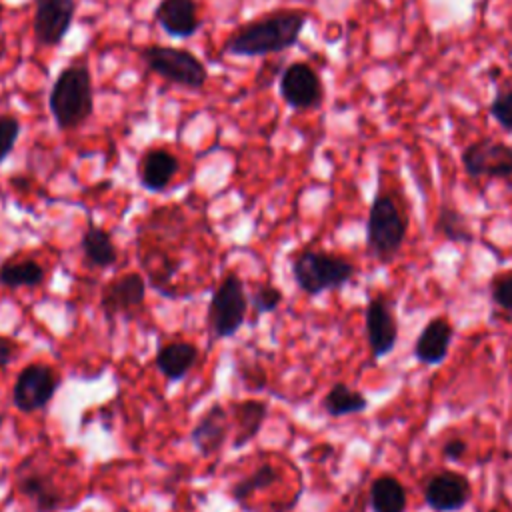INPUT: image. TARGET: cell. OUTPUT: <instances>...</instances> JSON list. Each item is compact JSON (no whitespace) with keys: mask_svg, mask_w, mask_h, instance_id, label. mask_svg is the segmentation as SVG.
I'll use <instances>...</instances> for the list:
<instances>
[{"mask_svg":"<svg viewBox=\"0 0 512 512\" xmlns=\"http://www.w3.org/2000/svg\"><path fill=\"white\" fill-rule=\"evenodd\" d=\"M306 12L302 10H274L256 20L242 24L228 36L222 52L228 56H268L284 52L298 44L306 26Z\"/></svg>","mask_w":512,"mask_h":512,"instance_id":"cell-1","label":"cell"},{"mask_svg":"<svg viewBox=\"0 0 512 512\" xmlns=\"http://www.w3.org/2000/svg\"><path fill=\"white\" fill-rule=\"evenodd\" d=\"M48 110L58 130L80 128L94 112V84L86 64H68L52 82Z\"/></svg>","mask_w":512,"mask_h":512,"instance_id":"cell-2","label":"cell"},{"mask_svg":"<svg viewBox=\"0 0 512 512\" xmlns=\"http://www.w3.org/2000/svg\"><path fill=\"white\" fill-rule=\"evenodd\" d=\"M408 234V214L392 192L378 190L366 220V252L380 264H390L400 254Z\"/></svg>","mask_w":512,"mask_h":512,"instance_id":"cell-3","label":"cell"},{"mask_svg":"<svg viewBox=\"0 0 512 512\" xmlns=\"http://www.w3.org/2000/svg\"><path fill=\"white\" fill-rule=\"evenodd\" d=\"M354 272L356 268L350 260L320 250H302L292 260L294 282L308 296L342 288L350 282Z\"/></svg>","mask_w":512,"mask_h":512,"instance_id":"cell-4","label":"cell"},{"mask_svg":"<svg viewBox=\"0 0 512 512\" xmlns=\"http://www.w3.org/2000/svg\"><path fill=\"white\" fill-rule=\"evenodd\" d=\"M140 58L150 72H154L170 84L188 90H202L208 82L206 64L186 48L148 44L140 48Z\"/></svg>","mask_w":512,"mask_h":512,"instance_id":"cell-5","label":"cell"},{"mask_svg":"<svg viewBox=\"0 0 512 512\" xmlns=\"http://www.w3.org/2000/svg\"><path fill=\"white\" fill-rule=\"evenodd\" d=\"M248 300L242 280L236 274H228L214 290L208 306V322L214 338H230L246 320Z\"/></svg>","mask_w":512,"mask_h":512,"instance_id":"cell-6","label":"cell"},{"mask_svg":"<svg viewBox=\"0 0 512 512\" xmlns=\"http://www.w3.org/2000/svg\"><path fill=\"white\" fill-rule=\"evenodd\" d=\"M278 92L292 110H314L324 100V86L318 72L304 60L290 62L280 78Z\"/></svg>","mask_w":512,"mask_h":512,"instance_id":"cell-7","label":"cell"},{"mask_svg":"<svg viewBox=\"0 0 512 512\" xmlns=\"http://www.w3.org/2000/svg\"><path fill=\"white\" fill-rule=\"evenodd\" d=\"M462 166L470 178H510L512 146L492 138H480L462 150Z\"/></svg>","mask_w":512,"mask_h":512,"instance_id":"cell-8","label":"cell"},{"mask_svg":"<svg viewBox=\"0 0 512 512\" xmlns=\"http://www.w3.org/2000/svg\"><path fill=\"white\" fill-rule=\"evenodd\" d=\"M76 14V0H34L32 32L42 48L60 46Z\"/></svg>","mask_w":512,"mask_h":512,"instance_id":"cell-9","label":"cell"},{"mask_svg":"<svg viewBox=\"0 0 512 512\" xmlns=\"http://www.w3.org/2000/svg\"><path fill=\"white\" fill-rule=\"evenodd\" d=\"M364 332L374 360L394 352L398 342V320L384 294H376L368 300L364 310Z\"/></svg>","mask_w":512,"mask_h":512,"instance_id":"cell-10","label":"cell"},{"mask_svg":"<svg viewBox=\"0 0 512 512\" xmlns=\"http://www.w3.org/2000/svg\"><path fill=\"white\" fill-rule=\"evenodd\" d=\"M472 500V484L466 474L440 470L424 484V502L434 512H460Z\"/></svg>","mask_w":512,"mask_h":512,"instance_id":"cell-11","label":"cell"},{"mask_svg":"<svg viewBox=\"0 0 512 512\" xmlns=\"http://www.w3.org/2000/svg\"><path fill=\"white\" fill-rule=\"evenodd\" d=\"M58 388V376L46 364H30L20 370L14 388L12 402L20 412L42 410Z\"/></svg>","mask_w":512,"mask_h":512,"instance_id":"cell-12","label":"cell"},{"mask_svg":"<svg viewBox=\"0 0 512 512\" xmlns=\"http://www.w3.org/2000/svg\"><path fill=\"white\" fill-rule=\"evenodd\" d=\"M452 340H454L452 322L442 316L430 318L422 326V330L414 342L412 354L424 366H438L446 360Z\"/></svg>","mask_w":512,"mask_h":512,"instance_id":"cell-13","label":"cell"},{"mask_svg":"<svg viewBox=\"0 0 512 512\" xmlns=\"http://www.w3.org/2000/svg\"><path fill=\"white\" fill-rule=\"evenodd\" d=\"M154 18L164 34L172 38H190L202 26L196 0H160Z\"/></svg>","mask_w":512,"mask_h":512,"instance_id":"cell-14","label":"cell"},{"mask_svg":"<svg viewBox=\"0 0 512 512\" xmlns=\"http://www.w3.org/2000/svg\"><path fill=\"white\" fill-rule=\"evenodd\" d=\"M228 432H230V416L224 406L214 404L200 416L190 438L194 448L208 458L222 448V444L228 438Z\"/></svg>","mask_w":512,"mask_h":512,"instance_id":"cell-15","label":"cell"},{"mask_svg":"<svg viewBox=\"0 0 512 512\" xmlns=\"http://www.w3.org/2000/svg\"><path fill=\"white\" fill-rule=\"evenodd\" d=\"M144 294H146V284H144L142 276L140 274H124L104 286L100 306H102L106 318H112L120 312L140 306L144 302Z\"/></svg>","mask_w":512,"mask_h":512,"instance_id":"cell-16","label":"cell"},{"mask_svg":"<svg viewBox=\"0 0 512 512\" xmlns=\"http://www.w3.org/2000/svg\"><path fill=\"white\" fill-rule=\"evenodd\" d=\"M178 168H180L178 158L170 150L150 148L140 160L138 178H140L142 188H146L150 192H162L168 188V184L176 176Z\"/></svg>","mask_w":512,"mask_h":512,"instance_id":"cell-17","label":"cell"},{"mask_svg":"<svg viewBox=\"0 0 512 512\" xmlns=\"http://www.w3.org/2000/svg\"><path fill=\"white\" fill-rule=\"evenodd\" d=\"M368 504L372 512H406L408 492L392 474H380L368 488Z\"/></svg>","mask_w":512,"mask_h":512,"instance_id":"cell-18","label":"cell"},{"mask_svg":"<svg viewBox=\"0 0 512 512\" xmlns=\"http://www.w3.org/2000/svg\"><path fill=\"white\" fill-rule=\"evenodd\" d=\"M196 358H198V348L194 344H190V342H172V344H166L158 350L156 368L168 380H180L196 364Z\"/></svg>","mask_w":512,"mask_h":512,"instance_id":"cell-19","label":"cell"},{"mask_svg":"<svg viewBox=\"0 0 512 512\" xmlns=\"http://www.w3.org/2000/svg\"><path fill=\"white\" fill-rule=\"evenodd\" d=\"M322 408L328 416L342 418V416L364 412L368 408V398L360 390H356L344 382H336L324 394Z\"/></svg>","mask_w":512,"mask_h":512,"instance_id":"cell-20","label":"cell"},{"mask_svg":"<svg viewBox=\"0 0 512 512\" xmlns=\"http://www.w3.org/2000/svg\"><path fill=\"white\" fill-rule=\"evenodd\" d=\"M266 412V404L258 400H244L232 406V416L236 422V434L232 442L234 448H242L260 432Z\"/></svg>","mask_w":512,"mask_h":512,"instance_id":"cell-21","label":"cell"},{"mask_svg":"<svg viewBox=\"0 0 512 512\" xmlns=\"http://www.w3.org/2000/svg\"><path fill=\"white\" fill-rule=\"evenodd\" d=\"M434 230L442 238H446L448 242H454V244H472L476 240L468 216L462 214L456 206L446 204V202L438 208Z\"/></svg>","mask_w":512,"mask_h":512,"instance_id":"cell-22","label":"cell"},{"mask_svg":"<svg viewBox=\"0 0 512 512\" xmlns=\"http://www.w3.org/2000/svg\"><path fill=\"white\" fill-rule=\"evenodd\" d=\"M80 246L90 266L106 268V266H112L118 258V252L110 234L100 226H88L82 234Z\"/></svg>","mask_w":512,"mask_h":512,"instance_id":"cell-23","label":"cell"},{"mask_svg":"<svg viewBox=\"0 0 512 512\" xmlns=\"http://www.w3.org/2000/svg\"><path fill=\"white\" fill-rule=\"evenodd\" d=\"M20 492L30 498L36 504L38 512H52L60 506L62 498L56 490V486L52 484V480L48 476L42 474H30L26 476L20 484H18Z\"/></svg>","mask_w":512,"mask_h":512,"instance_id":"cell-24","label":"cell"},{"mask_svg":"<svg viewBox=\"0 0 512 512\" xmlns=\"http://www.w3.org/2000/svg\"><path fill=\"white\" fill-rule=\"evenodd\" d=\"M44 282V268L34 260L4 262L0 266V284L8 288L40 286Z\"/></svg>","mask_w":512,"mask_h":512,"instance_id":"cell-25","label":"cell"},{"mask_svg":"<svg viewBox=\"0 0 512 512\" xmlns=\"http://www.w3.org/2000/svg\"><path fill=\"white\" fill-rule=\"evenodd\" d=\"M278 472H276V468L272 466V464H262V466H258L250 476H244L242 480H238L234 486H232V490H230V494H232V498L236 500V502H242V500H246L248 496H252L256 490H264V488H270L274 482H278Z\"/></svg>","mask_w":512,"mask_h":512,"instance_id":"cell-26","label":"cell"},{"mask_svg":"<svg viewBox=\"0 0 512 512\" xmlns=\"http://www.w3.org/2000/svg\"><path fill=\"white\" fill-rule=\"evenodd\" d=\"M488 296L496 308L512 314V270L498 272L490 278Z\"/></svg>","mask_w":512,"mask_h":512,"instance_id":"cell-27","label":"cell"},{"mask_svg":"<svg viewBox=\"0 0 512 512\" xmlns=\"http://www.w3.org/2000/svg\"><path fill=\"white\" fill-rule=\"evenodd\" d=\"M22 132V124L14 114H0V166L12 154Z\"/></svg>","mask_w":512,"mask_h":512,"instance_id":"cell-28","label":"cell"},{"mask_svg":"<svg viewBox=\"0 0 512 512\" xmlns=\"http://www.w3.org/2000/svg\"><path fill=\"white\" fill-rule=\"evenodd\" d=\"M490 116L500 124L502 130L512 132V88H502L490 102Z\"/></svg>","mask_w":512,"mask_h":512,"instance_id":"cell-29","label":"cell"},{"mask_svg":"<svg viewBox=\"0 0 512 512\" xmlns=\"http://www.w3.org/2000/svg\"><path fill=\"white\" fill-rule=\"evenodd\" d=\"M280 302H282V292L272 284L260 286L252 296V304H254L256 312H260V314L276 310L280 306Z\"/></svg>","mask_w":512,"mask_h":512,"instance_id":"cell-30","label":"cell"},{"mask_svg":"<svg viewBox=\"0 0 512 512\" xmlns=\"http://www.w3.org/2000/svg\"><path fill=\"white\" fill-rule=\"evenodd\" d=\"M466 450H468V444H466L462 438H450V440H446V442L442 444L440 456H442V460H446V462H458V460L464 456Z\"/></svg>","mask_w":512,"mask_h":512,"instance_id":"cell-31","label":"cell"},{"mask_svg":"<svg viewBox=\"0 0 512 512\" xmlns=\"http://www.w3.org/2000/svg\"><path fill=\"white\" fill-rule=\"evenodd\" d=\"M14 354H16V342L0 336V368L8 366V362L14 358Z\"/></svg>","mask_w":512,"mask_h":512,"instance_id":"cell-32","label":"cell"},{"mask_svg":"<svg viewBox=\"0 0 512 512\" xmlns=\"http://www.w3.org/2000/svg\"><path fill=\"white\" fill-rule=\"evenodd\" d=\"M490 512H498V510H490Z\"/></svg>","mask_w":512,"mask_h":512,"instance_id":"cell-33","label":"cell"}]
</instances>
